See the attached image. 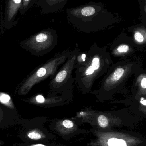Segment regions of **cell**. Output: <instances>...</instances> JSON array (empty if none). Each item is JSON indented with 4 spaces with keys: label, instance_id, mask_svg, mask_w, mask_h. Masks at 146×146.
<instances>
[{
    "label": "cell",
    "instance_id": "cell-1",
    "mask_svg": "<svg viewBox=\"0 0 146 146\" xmlns=\"http://www.w3.org/2000/svg\"><path fill=\"white\" fill-rule=\"evenodd\" d=\"M69 23L78 31L90 33L102 31L120 19L106 8L104 3L91 1L66 10Z\"/></svg>",
    "mask_w": 146,
    "mask_h": 146
},
{
    "label": "cell",
    "instance_id": "cell-2",
    "mask_svg": "<svg viewBox=\"0 0 146 146\" xmlns=\"http://www.w3.org/2000/svg\"><path fill=\"white\" fill-rule=\"evenodd\" d=\"M112 63L106 46L100 47L94 43L87 51L84 66L76 69L75 82L83 94H90L94 82L107 72Z\"/></svg>",
    "mask_w": 146,
    "mask_h": 146
},
{
    "label": "cell",
    "instance_id": "cell-3",
    "mask_svg": "<svg viewBox=\"0 0 146 146\" xmlns=\"http://www.w3.org/2000/svg\"><path fill=\"white\" fill-rule=\"evenodd\" d=\"M142 68L140 61L132 58L112 64L105 74L100 87L91 91L90 94L95 96L97 102L112 100L114 95L123 90L128 80Z\"/></svg>",
    "mask_w": 146,
    "mask_h": 146
},
{
    "label": "cell",
    "instance_id": "cell-4",
    "mask_svg": "<svg viewBox=\"0 0 146 146\" xmlns=\"http://www.w3.org/2000/svg\"><path fill=\"white\" fill-rule=\"evenodd\" d=\"M73 50L69 48L58 53L39 66L21 86L19 90V94L26 95L34 85L48 77L52 78L71 55Z\"/></svg>",
    "mask_w": 146,
    "mask_h": 146
},
{
    "label": "cell",
    "instance_id": "cell-5",
    "mask_svg": "<svg viewBox=\"0 0 146 146\" xmlns=\"http://www.w3.org/2000/svg\"><path fill=\"white\" fill-rule=\"evenodd\" d=\"M58 42L56 30L51 27L41 31L25 40L24 48L36 56H44L54 49Z\"/></svg>",
    "mask_w": 146,
    "mask_h": 146
},
{
    "label": "cell",
    "instance_id": "cell-6",
    "mask_svg": "<svg viewBox=\"0 0 146 146\" xmlns=\"http://www.w3.org/2000/svg\"><path fill=\"white\" fill-rule=\"evenodd\" d=\"M74 78L72 77L62 93L59 94L50 93L47 96L39 94L33 96L27 102L44 108L57 107L68 104L73 101V88Z\"/></svg>",
    "mask_w": 146,
    "mask_h": 146
},
{
    "label": "cell",
    "instance_id": "cell-7",
    "mask_svg": "<svg viewBox=\"0 0 146 146\" xmlns=\"http://www.w3.org/2000/svg\"><path fill=\"white\" fill-rule=\"evenodd\" d=\"M79 50L77 48L73 50L71 55L52 77L49 84L50 93L59 94L64 90L72 77V74L73 71L76 69V59Z\"/></svg>",
    "mask_w": 146,
    "mask_h": 146
},
{
    "label": "cell",
    "instance_id": "cell-8",
    "mask_svg": "<svg viewBox=\"0 0 146 146\" xmlns=\"http://www.w3.org/2000/svg\"><path fill=\"white\" fill-rule=\"evenodd\" d=\"M139 50L131 37L124 32H122L110 44L111 55L123 60L131 58Z\"/></svg>",
    "mask_w": 146,
    "mask_h": 146
},
{
    "label": "cell",
    "instance_id": "cell-9",
    "mask_svg": "<svg viewBox=\"0 0 146 146\" xmlns=\"http://www.w3.org/2000/svg\"><path fill=\"white\" fill-rule=\"evenodd\" d=\"M137 137L122 133H102L98 135V146H136Z\"/></svg>",
    "mask_w": 146,
    "mask_h": 146
},
{
    "label": "cell",
    "instance_id": "cell-10",
    "mask_svg": "<svg viewBox=\"0 0 146 146\" xmlns=\"http://www.w3.org/2000/svg\"><path fill=\"white\" fill-rule=\"evenodd\" d=\"M134 76L131 95L127 98L133 100L140 98L146 99V69L141 68Z\"/></svg>",
    "mask_w": 146,
    "mask_h": 146
},
{
    "label": "cell",
    "instance_id": "cell-11",
    "mask_svg": "<svg viewBox=\"0 0 146 146\" xmlns=\"http://www.w3.org/2000/svg\"><path fill=\"white\" fill-rule=\"evenodd\" d=\"M111 103L127 105L128 106V109L133 114L139 117L146 118V99L144 98L135 100L127 98L123 100H112Z\"/></svg>",
    "mask_w": 146,
    "mask_h": 146
},
{
    "label": "cell",
    "instance_id": "cell-12",
    "mask_svg": "<svg viewBox=\"0 0 146 146\" xmlns=\"http://www.w3.org/2000/svg\"><path fill=\"white\" fill-rule=\"evenodd\" d=\"M128 30L132 34L130 37L139 50L146 47V26L144 23L132 26Z\"/></svg>",
    "mask_w": 146,
    "mask_h": 146
},
{
    "label": "cell",
    "instance_id": "cell-13",
    "mask_svg": "<svg viewBox=\"0 0 146 146\" xmlns=\"http://www.w3.org/2000/svg\"><path fill=\"white\" fill-rule=\"evenodd\" d=\"M68 0H37V4L42 13H55L64 8Z\"/></svg>",
    "mask_w": 146,
    "mask_h": 146
},
{
    "label": "cell",
    "instance_id": "cell-14",
    "mask_svg": "<svg viewBox=\"0 0 146 146\" xmlns=\"http://www.w3.org/2000/svg\"><path fill=\"white\" fill-rule=\"evenodd\" d=\"M22 0H8L5 14V21L7 24H10L14 20L18 11H20Z\"/></svg>",
    "mask_w": 146,
    "mask_h": 146
},
{
    "label": "cell",
    "instance_id": "cell-15",
    "mask_svg": "<svg viewBox=\"0 0 146 146\" xmlns=\"http://www.w3.org/2000/svg\"><path fill=\"white\" fill-rule=\"evenodd\" d=\"M87 61V51L83 52L79 50L76 59V69L84 66Z\"/></svg>",
    "mask_w": 146,
    "mask_h": 146
},
{
    "label": "cell",
    "instance_id": "cell-16",
    "mask_svg": "<svg viewBox=\"0 0 146 146\" xmlns=\"http://www.w3.org/2000/svg\"><path fill=\"white\" fill-rule=\"evenodd\" d=\"M0 103L10 109H13L14 108L12 99L7 94L0 92Z\"/></svg>",
    "mask_w": 146,
    "mask_h": 146
},
{
    "label": "cell",
    "instance_id": "cell-17",
    "mask_svg": "<svg viewBox=\"0 0 146 146\" xmlns=\"http://www.w3.org/2000/svg\"><path fill=\"white\" fill-rule=\"evenodd\" d=\"M37 0H22V7L21 9L20 13L24 14L31 7L33 4Z\"/></svg>",
    "mask_w": 146,
    "mask_h": 146
},
{
    "label": "cell",
    "instance_id": "cell-18",
    "mask_svg": "<svg viewBox=\"0 0 146 146\" xmlns=\"http://www.w3.org/2000/svg\"><path fill=\"white\" fill-rule=\"evenodd\" d=\"M28 137L31 139L38 140L43 138V135L42 133L39 132L33 131V132H30L28 133Z\"/></svg>",
    "mask_w": 146,
    "mask_h": 146
},
{
    "label": "cell",
    "instance_id": "cell-19",
    "mask_svg": "<svg viewBox=\"0 0 146 146\" xmlns=\"http://www.w3.org/2000/svg\"><path fill=\"white\" fill-rule=\"evenodd\" d=\"M139 4L140 15L146 16V0H138Z\"/></svg>",
    "mask_w": 146,
    "mask_h": 146
},
{
    "label": "cell",
    "instance_id": "cell-20",
    "mask_svg": "<svg viewBox=\"0 0 146 146\" xmlns=\"http://www.w3.org/2000/svg\"><path fill=\"white\" fill-rule=\"evenodd\" d=\"M62 125L67 129H72L74 127V123L73 121L69 119H65L61 121Z\"/></svg>",
    "mask_w": 146,
    "mask_h": 146
},
{
    "label": "cell",
    "instance_id": "cell-21",
    "mask_svg": "<svg viewBox=\"0 0 146 146\" xmlns=\"http://www.w3.org/2000/svg\"><path fill=\"white\" fill-rule=\"evenodd\" d=\"M140 20L142 23H144L146 26V15H140Z\"/></svg>",
    "mask_w": 146,
    "mask_h": 146
},
{
    "label": "cell",
    "instance_id": "cell-22",
    "mask_svg": "<svg viewBox=\"0 0 146 146\" xmlns=\"http://www.w3.org/2000/svg\"><path fill=\"white\" fill-rule=\"evenodd\" d=\"M31 146H47L42 144H36V145H33Z\"/></svg>",
    "mask_w": 146,
    "mask_h": 146
}]
</instances>
